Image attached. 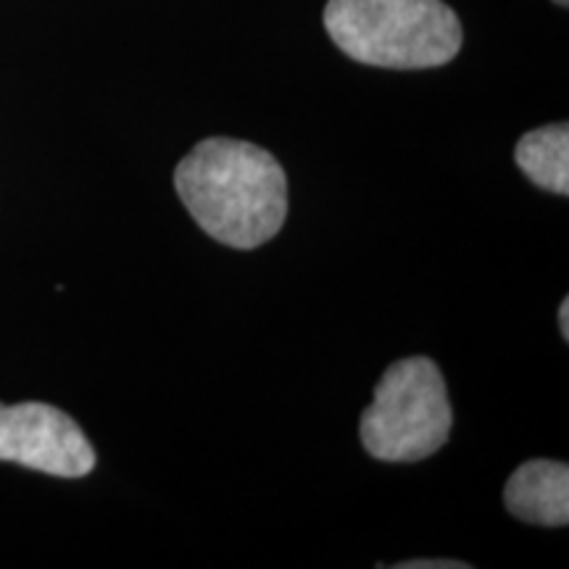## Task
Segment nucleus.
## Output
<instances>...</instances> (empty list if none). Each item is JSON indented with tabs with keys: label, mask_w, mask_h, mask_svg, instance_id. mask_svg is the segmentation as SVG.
<instances>
[{
	"label": "nucleus",
	"mask_w": 569,
	"mask_h": 569,
	"mask_svg": "<svg viewBox=\"0 0 569 569\" xmlns=\"http://www.w3.org/2000/svg\"><path fill=\"white\" fill-rule=\"evenodd\" d=\"M174 188L196 224L217 243L251 251L269 243L288 217L280 161L246 140H201L174 169Z\"/></svg>",
	"instance_id": "obj_1"
},
{
	"label": "nucleus",
	"mask_w": 569,
	"mask_h": 569,
	"mask_svg": "<svg viewBox=\"0 0 569 569\" xmlns=\"http://www.w3.org/2000/svg\"><path fill=\"white\" fill-rule=\"evenodd\" d=\"M325 27L348 59L432 69L457 59L461 24L443 0H327Z\"/></svg>",
	"instance_id": "obj_2"
},
{
	"label": "nucleus",
	"mask_w": 569,
	"mask_h": 569,
	"mask_svg": "<svg viewBox=\"0 0 569 569\" xmlns=\"http://www.w3.org/2000/svg\"><path fill=\"white\" fill-rule=\"evenodd\" d=\"M453 427L443 375L427 356L386 369L361 417V443L380 461H422L446 446Z\"/></svg>",
	"instance_id": "obj_3"
},
{
	"label": "nucleus",
	"mask_w": 569,
	"mask_h": 569,
	"mask_svg": "<svg viewBox=\"0 0 569 569\" xmlns=\"http://www.w3.org/2000/svg\"><path fill=\"white\" fill-rule=\"evenodd\" d=\"M0 461L53 478H84L96 469V448L61 409L27 401L0 407Z\"/></svg>",
	"instance_id": "obj_4"
},
{
	"label": "nucleus",
	"mask_w": 569,
	"mask_h": 569,
	"mask_svg": "<svg viewBox=\"0 0 569 569\" xmlns=\"http://www.w3.org/2000/svg\"><path fill=\"white\" fill-rule=\"evenodd\" d=\"M503 503L522 522L565 528L569 522V467L551 459L525 461L509 478Z\"/></svg>",
	"instance_id": "obj_5"
},
{
	"label": "nucleus",
	"mask_w": 569,
	"mask_h": 569,
	"mask_svg": "<svg viewBox=\"0 0 569 569\" xmlns=\"http://www.w3.org/2000/svg\"><path fill=\"white\" fill-rule=\"evenodd\" d=\"M515 161L532 184L549 193H569V127L567 122L540 127L525 134L515 148Z\"/></svg>",
	"instance_id": "obj_6"
},
{
	"label": "nucleus",
	"mask_w": 569,
	"mask_h": 569,
	"mask_svg": "<svg viewBox=\"0 0 569 569\" xmlns=\"http://www.w3.org/2000/svg\"><path fill=\"white\" fill-rule=\"evenodd\" d=\"M396 569H469L467 561H457V559H411V561H401L396 565Z\"/></svg>",
	"instance_id": "obj_7"
},
{
	"label": "nucleus",
	"mask_w": 569,
	"mask_h": 569,
	"mask_svg": "<svg viewBox=\"0 0 569 569\" xmlns=\"http://www.w3.org/2000/svg\"><path fill=\"white\" fill-rule=\"evenodd\" d=\"M559 332H561V338L569 340V301L567 298L559 306Z\"/></svg>",
	"instance_id": "obj_8"
},
{
	"label": "nucleus",
	"mask_w": 569,
	"mask_h": 569,
	"mask_svg": "<svg viewBox=\"0 0 569 569\" xmlns=\"http://www.w3.org/2000/svg\"><path fill=\"white\" fill-rule=\"evenodd\" d=\"M553 3L561 6V9H567V6H569V0H553Z\"/></svg>",
	"instance_id": "obj_9"
}]
</instances>
